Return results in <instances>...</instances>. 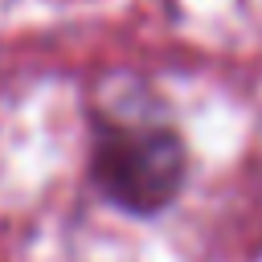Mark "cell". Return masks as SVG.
I'll return each instance as SVG.
<instances>
[{
	"label": "cell",
	"instance_id": "cell-1",
	"mask_svg": "<svg viewBox=\"0 0 262 262\" xmlns=\"http://www.w3.org/2000/svg\"><path fill=\"white\" fill-rule=\"evenodd\" d=\"M90 176L111 205L135 217H151L164 205H172L176 192L184 188L188 151L172 127L106 123L94 135Z\"/></svg>",
	"mask_w": 262,
	"mask_h": 262
}]
</instances>
